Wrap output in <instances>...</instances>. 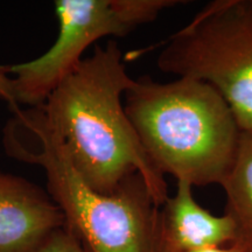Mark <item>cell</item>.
Wrapping results in <instances>:
<instances>
[{
  "instance_id": "6da1fadb",
  "label": "cell",
  "mask_w": 252,
  "mask_h": 252,
  "mask_svg": "<svg viewBox=\"0 0 252 252\" xmlns=\"http://www.w3.org/2000/svg\"><path fill=\"white\" fill-rule=\"evenodd\" d=\"M133 83L122 49L109 41L94 47L40 108L78 176L93 190L110 194L138 173L162 206L168 197L165 176L145 152L123 104Z\"/></svg>"
},
{
  "instance_id": "7a4b0ae2",
  "label": "cell",
  "mask_w": 252,
  "mask_h": 252,
  "mask_svg": "<svg viewBox=\"0 0 252 252\" xmlns=\"http://www.w3.org/2000/svg\"><path fill=\"white\" fill-rule=\"evenodd\" d=\"M5 149L43 169L47 191L89 252H161V206L140 174L128 175L110 194L93 190L40 106L14 112L6 126Z\"/></svg>"
},
{
  "instance_id": "3957f363",
  "label": "cell",
  "mask_w": 252,
  "mask_h": 252,
  "mask_svg": "<svg viewBox=\"0 0 252 252\" xmlns=\"http://www.w3.org/2000/svg\"><path fill=\"white\" fill-rule=\"evenodd\" d=\"M125 111L157 171L191 186H222L242 130L229 104L203 81L134 80Z\"/></svg>"
},
{
  "instance_id": "277c9868",
  "label": "cell",
  "mask_w": 252,
  "mask_h": 252,
  "mask_svg": "<svg viewBox=\"0 0 252 252\" xmlns=\"http://www.w3.org/2000/svg\"><path fill=\"white\" fill-rule=\"evenodd\" d=\"M157 64L215 88L242 132H252V0L208 2L167 39Z\"/></svg>"
},
{
  "instance_id": "5b68a950",
  "label": "cell",
  "mask_w": 252,
  "mask_h": 252,
  "mask_svg": "<svg viewBox=\"0 0 252 252\" xmlns=\"http://www.w3.org/2000/svg\"><path fill=\"white\" fill-rule=\"evenodd\" d=\"M180 0H56L59 35L52 48L33 61L9 65L15 100L30 108L50 94L82 62L83 53L105 36H125L150 24Z\"/></svg>"
},
{
  "instance_id": "8992f818",
  "label": "cell",
  "mask_w": 252,
  "mask_h": 252,
  "mask_svg": "<svg viewBox=\"0 0 252 252\" xmlns=\"http://www.w3.org/2000/svg\"><path fill=\"white\" fill-rule=\"evenodd\" d=\"M65 224L61 208L33 182L0 172V252H36Z\"/></svg>"
},
{
  "instance_id": "52a82bcc",
  "label": "cell",
  "mask_w": 252,
  "mask_h": 252,
  "mask_svg": "<svg viewBox=\"0 0 252 252\" xmlns=\"http://www.w3.org/2000/svg\"><path fill=\"white\" fill-rule=\"evenodd\" d=\"M236 225L228 214L216 216L201 207L193 186L176 181L175 193L161 206V252H190L231 245Z\"/></svg>"
},
{
  "instance_id": "ba28073f",
  "label": "cell",
  "mask_w": 252,
  "mask_h": 252,
  "mask_svg": "<svg viewBox=\"0 0 252 252\" xmlns=\"http://www.w3.org/2000/svg\"><path fill=\"white\" fill-rule=\"evenodd\" d=\"M220 187L226 196L225 214L236 225L231 245L252 252V132H242L234 165Z\"/></svg>"
},
{
  "instance_id": "9c48e42d",
  "label": "cell",
  "mask_w": 252,
  "mask_h": 252,
  "mask_svg": "<svg viewBox=\"0 0 252 252\" xmlns=\"http://www.w3.org/2000/svg\"><path fill=\"white\" fill-rule=\"evenodd\" d=\"M36 252H89L67 223L48 238Z\"/></svg>"
},
{
  "instance_id": "30bf717a",
  "label": "cell",
  "mask_w": 252,
  "mask_h": 252,
  "mask_svg": "<svg viewBox=\"0 0 252 252\" xmlns=\"http://www.w3.org/2000/svg\"><path fill=\"white\" fill-rule=\"evenodd\" d=\"M0 98L4 99L11 106L13 112L19 110L17 100H15L14 84L12 77H9L8 68L0 65Z\"/></svg>"
},
{
  "instance_id": "8fae6325",
  "label": "cell",
  "mask_w": 252,
  "mask_h": 252,
  "mask_svg": "<svg viewBox=\"0 0 252 252\" xmlns=\"http://www.w3.org/2000/svg\"><path fill=\"white\" fill-rule=\"evenodd\" d=\"M190 252H243L236 248L235 245H226V247H219V248H207L200 249V250H195Z\"/></svg>"
}]
</instances>
